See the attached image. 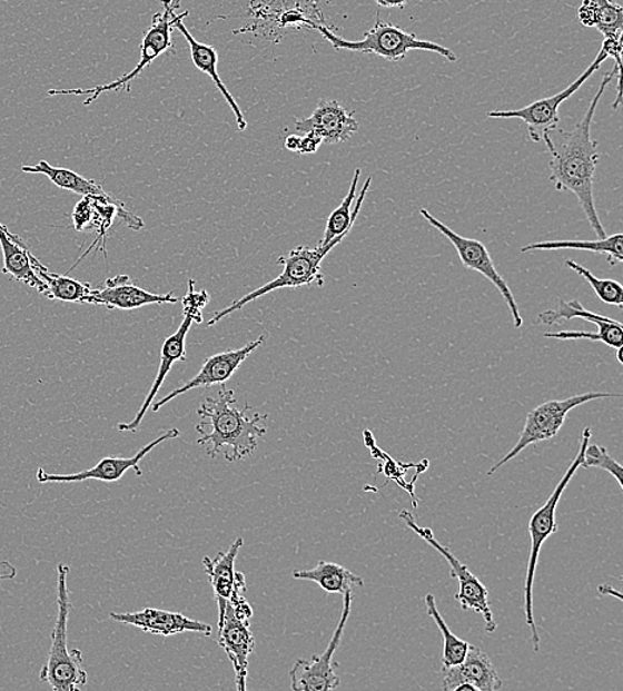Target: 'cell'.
I'll return each mask as SVG.
<instances>
[{"instance_id":"obj_34","label":"cell","mask_w":623,"mask_h":691,"mask_svg":"<svg viewBox=\"0 0 623 691\" xmlns=\"http://www.w3.org/2000/svg\"><path fill=\"white\" fill-rule=\"evenodd\" d=\"M368 448L372 450V455L375 457V460L385 461V464L380 465L379 472H383V474H385L389 478V481H395L400 485V487L406 490L408 494L413 496L414 507L416 509L417 497L415 496L414 485L404 482V476H406L408 468L413 467L414 464L404 465L396 463L392 456H388L386 453H383L382 450L376 447V444H373V446Z\"/></svg>"},{"instance_id":"obj_28","label":"cell","mask_w":623,"mask_h":691,"mask_svg":"<svg viewBox=\"0 0 623 691\" xmlns=\"http://www.w3.org/2000/svg\"><path fill=\"white\" fill-rule=\"evenodd\" d=\"M589 250L597 253V255H606L609 265L614 268L615 265L623 261V235L607 236L597 239V241H547L523 246V255L526 253L544 251V250Z\"/></svg>"},{"instance_id":"obj_19","label":"cell","mask_w":623,"mask_h":691,"mask_svg":"<svg viewBox=\"0 0 623 691\" xmlns=\"http://www.w3.org/2000/svg\"><path fill=\"white\" fill-rule=\"evenodd\" d=\"M443 690L455 691L462 683H469L476 691H497L503 688L490 655L481 648L471 646L458 665L443 668Z\"/></svg>"},{"instance_id":"obj_32","label":"cell","mask_w":623,"mask_h":691,"mask_svg":"<svg viewBox=\"0 0 623 691\" xmlns=\"http://www.w3.org/2000/svg\"><path fill=\"white\" fill-rule=\"evenodd\" d=\"M565 266L576 272L582 278H585L602 303L623 309V287L617 280L595 277L585 266L574 263L572 259H567Z\"/></svg>"},{"instance_id":"obj_8","label":"cell","mask_w":623,"mask_h":691,"mask_svg":"<svg viewBox=\"0 0 623 691\" xmlns=\"http://www.w3.org/2000/svg\"><path fill=\"white\" fill-rule=\"evenodd\" d=\"M620 398L621 394L612 393H587L581 395L571 396V398L564 401H550L543 403L538 407L532 409L526 415L525 427L516 446L513 447L508 454H506L502 461L493 465L488 471V476L495 474V472L503 467L506 463L515 460L525 448H528L534 443L545 442L553 440L561 428H563L567 414L572 409L584 406L589 402Z\"/></svg>"},{"instance_id":"obj_1","label":"cell","mask_w":623,"mask_h":691,"mask_svg":"<svg viewBox=\"0 0 623 691\" xmlns=\"http://www.w3.org/2000/svg\"><path fill=\"white\" fill-rule=\"evenodd\" d=\"M614 75L617 77V96H615L612 107L613 109L619 108L622 101V71L614 66L613 70L607 72L602 80L584 118L571 131L556 128L543 136L547 152L551 155L550 181L558 191L573 194L577 197L580 207L599 239L605 238L607 235L600 220L594 201V175L601 156L597 150L599 142L592 139L591 131L595 109H597Z\"/></svg>"},{"instance_id":"obj_20","label":"cell","mask_w":623,"mask_h":691,"mask_svg":"<svg viewBox=\"0 0 623 691\" xmlns=\"http://www.w3.org/2000/svg\"><path fill=\"white\" fill-rule=\"evenodd\" d=\"M109 619L121 622V624L139 628L142 632L162 635V638H170V635L185 632L202 633L210 638L214 633V628L205 624V622L190 620L187 615L160 611V609L155 608H146L136 613H111Z\"/></svg>"},{"instance_id":"obj_9","label":"cell","mask_w":623,"mask_h":691,"mask_svg":"<svg viewBox=\"0 0 623 691\" xmlns=\"http://www.w3.org/2000/svg\"><path fill=\"white\" fill-rule=\"evenodd\" d=\"M399 517L408 526V529L422 537L424 542L433 546L442 556L448 561L451 566V576L458 581V592L455 600L461 602L463 611H475L483 615L485 621V631L493 633L496 631L497 624L493 619V613L490 604V592L481 580H478L474 573L468 570V566L463 564L454 553H452L447 546H444L434 536L433 530L421 526L416 523V520L407 510L399 512Z\"/></svg>"},{"instance_id":"obj_17","label":"cell","mask_w":623,"mask_h":691,"mask_svg":"<svg viewBox=\"0 0 623 691\" xmlns=\"http://www.w3.org/2000/svg\"><path fill=\"white\" fill-rule=\"evenodd\" d=\"M194 324H202V317H198L194 313L184 312V320L180 327H178V330L170 335L166 342H164L161 347L159 372H157L155 383L152 388H150L147 399L144 401L140 412L136 414L132 422L118 424V428L121 433H135V431L141 426L144 416L147 415L148 409L154 405L156 395L159 394V389L161 388L162 383L166 382V378L175 362H185L188 359L185 344H187V335Z\"/></svg>"},{"instance_id":"obj_6","label":"cell","mask_w":623,"mask_h":691,"mask_svg":"<svg viewBox=\"0 0 623 691\" xmlns=\"http://www.w3.org/2000/svg\"><path fill=\"white\" fill-rule=\"evenodd\" d=\"M314 29L318 30L320 36L328 40L335 50H347L362 53H375L388 61H400L407 57L409 51L421 50L441 55L448 61H456V55L449 48L429 42V40L417 39L414 33H409L399 29L392 23L376 20L372 30L365 33V38L358 42H348L335 36L334 32L325 26L314 24Z\"/></svg>"},{"instance_id":"obj_12","label":"cell","mask_w":623,"mask_h":691,"mask_svg":"<svg viewBox=\"0 0 623 691\" xmlns=\"http://www.w3.org/2000/svg\"><path fill=\"white\" fill-rule=\"evenodd\" d=\"M353 604V591L344 594V611H342L340 620L337 629L333 634L330 642L324 654L314 655L312 660L299 659L289 672L291 680V690L294 691H328L340 687V679L335 674L338 668L334 663V654L340 645L344 638L345 628L350 618Z\"/></svg>"},{"instance_id":"obj_11","label":"cell","mask_w":623,"mask_h":691,"mask_svg":"<svg viewBox=\"0 0 623 691\" xmlns=\"http://www.w3.org/2000/svg\"><path fill=\"white\" fill-rule=\"evenodd\" d=\"M421 215L426 218L431 227L439 230L442 235L448 238V241L454 245L464 268L481 273L483 277L490 279L491 283L495 285L496 289L502 294L506 306L510 307L513 325H515L516 328L522 327L523 317L522 314H520L517 300L515 296H513L508 284H506V280L500 275L495 264H493L487 246L477 241V239L457 235V233L447 227V225L437 220L427 209L422 208Z\"/></svg>"},{"instance_id":"obj_18","label":"cell","mask_w":623,"mask_h":691,"mask_svg":"<svg viewBox=\"0 0 623 691\" xmlns=\"http://www.w3.org/2000/svg\"><path fill=\"white\" fill-rule=\"evenodd\" d=\"M174 293L155 294L137 286L129 276L108 278L101 289H92V304L113 310H134L147 305L177 304Z\"/></svg>"},{"instance_id":"obj_33","label":"cell","mask_w":623,"mask_h":691,"mask_svg":"<svg viewBox=\"0 0 623 691\" xmlns=\"http://www.w3.org/2000/svg\"><path fill=\"white\" fill-rule=\"evenodd\" d=\"M582 468H600L609 472L615 481H617L620 488L623 490V467L619 462L613 460V456L607 453L605 447L599 446V444H587L585 450L584 461L581 464Z\"/></svg>"},{"instance_id":"obj_15","label":"cell","mask_w":623,"mask_h":691,"mask_svg":"<svg viewBox=\"0 0 623 691\" xmlns=\"http://www.w3.org/2000/svg\"><path fill=\"white\" fill-rule=\"evenodd\" d=\"M217 641L235 668L237 689L244 691L249 673V655L255 650L256 641L249 620L238 618L229 602L222 620L218 622Z\"/></svg>"},{"instance_id":"obj_29","label":"cell","mask_w":623,"mask_h":691,"mask_svg":"<svg viewBox=\"0 0 623 691\" xmlns=\"http://www.w3.org/2000/svg\"><path fill=\"white\" fill-rule=\"evenodd\" d=\"M37 273L44 284L43 296L52 300L71 304H92V287L67 276L55 275L38 264Z\"/></svg>"},{"instance_id":"obj_38","label":"cell","mask_w":623,"mask_h":691,"mask_svg":"<svg viewBox=\"0 0 623 691\" xmlns=\"http://www.w3.org/2000/svg\"><path fill=\"white\" fill-rule=\"evenodd\" d=\"M17 576V567L9 563V561H2L0 563V581L12 580Z\"/></svg>"},{"instance_id":"obj_37","label":"cell","mask_w":623,"mask_h":691,"mask_svg":"<svg viewBox=\"0 0 623 691\" xmlns=\"http://www.w3.org/2000/svg\"><path fill=\"white\" fill-rule=\"evenodd\" d=\"M304 135L305 136H300V146H299L298 154L310 155V154L317 152V150L319 149L322 144H324V141H322L319 136L315 134L309 132V134H304Z\"/></svg>"},{"instance_id":"obj_40","label":"cell","mask_w":623,"mask_h":691,"mask_svg":"<svg viewBox=\"0 0 623 691\" xmlns=\"http://www.w3.org/2000/svg\"><path fill=\"white\" fill-rule=\"evenodd\" d=\"M382 7H388V9H403L408 0H375Z\"/></svg>"},{"instance_id":"obj_21","label":"cell","mask_w":623,"mask_h":691,"mask_svg":"<svg viewBox=\"0 0 623 691\" xmlns=\"http://www.w3.org/2000/svg\"><path fill=\"white\" fill-rule=\"evenodd\" d=\"M582 319L586 323L594 324L599 327V334L601 335V344H605L609 347L615 348V351H623V326L619 320L600 316L597 313L589 312L582 306L577 299L565 303L564 299H560L557 309H551L541 312L537 317V323L545 326L563 325L566 320Z\"/></svg>"},{"instance_id":"obj_16","label":"cell","mask_w":623,"mask_h":691,"mask_svg":"<svg viewBox=\"0 0 623 691\" xmlns=\"http://www.w3.org/2000/svg\"><path fill=\"white\" fill-rule=\"evenodd\" d=\"M296 129L300 134H315L326 144H339L358 132L359 122L338 101L320 100L310 118L296 121Z\"/></svg>"},{"instance_id":"obj_39","label":"cell","mask_w":623,"mask_h":691,"mask_svg":"<svg viewBox=\"0 0 623 691\" xmlns=\"http://www.w3.org/2000/svg\"><path fill=\"white\" fill-rule=\"evenodd\" d=\"M299 146H300V136L299 135L287 136V138L285 140L286 149H289L290 152H297L298 154Z\"/></svg>"},{"instance_id":"obj_13","label":"cell","mask_w":623,"mask_h":691,"mask_svg":"<svg viewBox=\"0 0 623 691\" xmlns=\"http://www.w3.org/2000/svg\"><path fill=\"white\" fill-rule=\"evenodd\" d=\"M180 435V431L177 428H170L166 433L161 434L157 440L147 444L137 451V454L132 457L108 456L101 460L95 467L78 472V474L71 475H57L48 474L43 468H39L37 472V478L39 483H80L93 478V481L115 483L121 481L129 470H135L136 474L141 476L142 471L139 468L140 462L146 457L150 451L160 446L161 443L169 440H176Z\"/></svg>"},{"instance_id":"obj_30","label":"cell","mask_w":623,"mask_h":691,"mask_svg":"<svg viewBox=\"0 0 623 691\" xmlns=\"http://www.w3.org/2000/svg\"><path fill=\"white\" fill-rule=\"evenodd\" d=\"M24 174H39L44 175L57 185L58 188L73 191L85 197H109L105 189L100 187L98 182L88 180L86 177L73 172L71 169L52 167L47 161L42 160L37 166L22 167Z\"/></svg>"},{"instance_id":"obj_26","label":"cell","mask_w":623,"mask_h":691,"mask_svg":"<svg viewBox=\"0 0 623 691\" xmlns=\"http://www.w3.org/2000/svg\"><path fill=\"white\" fill-rule=\"evenodd\" d=\"M578 19L582 24L604 33L605 39L622 38L623 9L614 0H584Z\"/></svg>"},{"instance_id":"obj_2","label":"cell","mask_w":623,"mask_h":691,"mask_svg":"<svg viewBox=\"0 0 623 691\" xmlns=\"http://www.w3.org/2000/svg\"><path fill=\"white\" fill-rule=\"evenodd\" d=\"M218 394V399L208 398L198 409L201 423L196 427L200 435L197 444L214 460L222 453L230 463L244 461L255 454L258 437L266 435L261 423L267 416H249V405L238 409L233 389L222 388Z\"/></svg>"},{"instance_id":"obj_36","label":"cell","mask_w":623,"mask_h":691,"mask_svg":"<svg viewBox=\"0 0 623 691\" xmlns=\"http://www.w3.org/2000/svg\"><path fill=\"white\" fill-rule=\"evenodd\" d=\"M188 284V294L182 299L184 312L194 313L196 316L202 317L201 309L209 304V294L205 290L196 292L194 279H189Z\"/></svg>"},{"instance_id":"obj_24","label":"cell","mask_w":623,"mask_h":691,"mask_svg":"<svg viewBox=\"0 0 623 691\" xmlns=\"http://www.w3.org/2000/svg\"><path fill=\"white\" fill-rule=\"evenodd\" d=\"M184 19H178L175 23V29L180 31L185 39H187L191 61L198 70L208 75V77L214 80L215 86L218 88V91L221 92L226 102H228L233 113L236 116L237 129L238 131H245L246 127H248V121H246L245 116L239 109L237 101L233 98V95L226 88L224 81L218 75L217 66H218V53L215 47L209 45H204L198 42L194 36L187 29V26L182 22Z\"/></svg>"},{"instance_id":"obj_23","label":"cell","mask_w":623,"mask_h":691,"mask_svg":"<svg viewBox=\"0 0 623 691\" xmlns=\"http://www.w3.org/2000/svg\"><path fill=\"white\" fill-rule=\"evenodd\" d=\"M244 539L238 537L226 552H218L215 559L204 557V570L207 572L210 585L214 588L215 599L218 606V622L224 618L226 605L235 592L237 572L235 570L239 550L243 549Z\"/></svg>"},{"instance_id":"obj_27","label":"cell","mask_w":623,"mask_h":691,"mask_svg":"<svg viewBox=\"0 0 623 691\" xmlns=\"http://www.w3.org/2000/svg\"><path fill=\"white\" fill-rule=\"evenodd\" d=\"M293 578L317 583L327 593L345 594L355 586L365 585V581L358 574L348 571L347 567L327 561H319L310 571H294Z\"/></svg>"},{"instance_id":"obj_41","label":"cell","mask_w":623,"mask_h":691,"mask_svg":"<svg viewBox=\"0 0 623 691\" xmlns=\"http://www.w3.org/2000/svg\"><path fill=\"white\" fill-rule=\"evenodd\" d=\"M599 593L601 594V596H613L615 599L622 600L621 592L617 590H614V588L607 584L600 585Z\"/></svg>"},{"instance_id":"obj_31","label":"cell","mask_w":623,"mask_h":691,"mask_svg":"<svg viewBox=\"0 0 623 691\" xmlns=\"http://www.w3.org/2000/svg\"><path fill=\"white\" fill-rule=\"evenodd\" d=\"M426 606L427 613L431 619L435 621L437 628L443 635V654H442V665L443 668L458 665L467 655L469 644L467 641L461 640L451 632L447 622L444 621L439 609L436 606V601L434 594L428 593L426 596Z\"/></svg>"},{"instance_id":"obj_25","label":"cell","mask_w":623,"mask_h":691,"mask_svg":"<svg viewBox=\"0 0 623 691\" xmlns=\"http://www.w3.org/2000/svg\"><path fill=\"white\" fill-rule=\"evenodd\" d=\"M360 174L362 170L359 168L355 169L352 187L348 189L344 201H342L339 207L333 211L330 217H328L325 236L319 245H327L328 243H332L334 238L346 235V233L348 235V233H350L354 228L356 218L359 216L362 205L365 203V198L373 181L372 177H368L358 196Z\"/></svg>"},{"instance_id":"obj_3","label":"cell","mask_w":623,"mask_h":691,"mask_svg":"<svg viewBox=\"0 0 623 691\" xmlns=\"http://www.w3.org/2000/svg\"><path fill=\"white\" fill-rule=\"evenodd\" d=\"M68 573L70 566L58 564V618L52 631L50 654L39 674V680L55 691H78L88 680L83 653L78 649H68L67 644L68 615L71 609L67 588Z\"/></svg>"},{"instance_id":"obj_4","label":"cell","mask_w":623,"mask_h":691,"mask_svg":"<svg viewBox=\"0 0 623 691\" xmlns=\"http://www.w3.org/2000/svg\"><path fill=\"white\" fill-rule=\"evenodd\" d=\"M592 440V428L585 427L582 431L581 444L578 454L574 457V461L570 465V468L566 470L565 475L561 478L557 487L554 488L550 498H547L546 503L541 507L531 519L528 531L532 539L531 544V554L528 560V570H526L525 578V624L530 628V632L532 635V644L534 652H540V634L538 628L536 625V621H534L533 613V585L534 578H536V570L538 565L540 552L543 549L546 540L550 539L554 533L558 531V524L556 522V510L557 505L563 497L564 491L567 487V484L571 483L574 474H576L577 470L581 468L582 461H584L585 450L587 444L591 443Z\"/></svg>"},{"instance_id":"obj_5","label":"cell","mask_w":623,"mask_h":691,"mask_svg":"<svg viewBox=\"0 0 623 691\" xmlns=\"http://www.w3.org/2000/svg\"><path fill=\"white\" fill-rule=\"evenodd\" d=\"M342 235L334 238L332 243L327 245H319L318 248L312 249L307 246H298V248L290 251L289 256L280 257L278 264L284 266V272L276 278L270 280L258 289L246 294L245 297L235 300L229 307L215 314L208 323V326H214L225 317L230 316L231 313L244 309V307L253 300L261 298L265 294H269L274 290L285 289V287H300L310 286L317 284L324 286L325 278L320 273V264L325 257L330 253L335 246L339 245L347 237Z\"/></svg>"},{"instance_id":"obj_10","label":"cell","mask_w":623,"mask_h":691,"mask_svg":"<svg viewBox=\"0 0 623 691\" xmlns=\"http://www.w3.org/2000/svg\"><path fill=\"white\" fill-rule=\"evenodd\" d=\"M607 52L604 47H601L597 57H595L593 63L589 66L584 73L573 81L570 87H566L564 91L557 95L551 96V98L541 99L532 102V105L520 109H513V111H493L488 113L491 119H520L523 120L528 127L530 139L534 142L543 141V136L552 129H556L560 122L558 109L563 102L574 93H576L585 81L592 77L594 72L600 70V67L607 59Z\"/></svg>"},{"instance_id":"obj_14","label":"cell","mask_w":623,"mask_h":691,"mask_svg":"<svg viewBox=\"0 0 623 691\" xmlns=\"http://www.w3.org/2000/svg\"><path fill=\"white\" fill-rule=\"evenodd\" d=\"M265 339L266 335H261V337L257 340L250 342V344L238 348V351L224 352L205 359L202 368L198 372L194 379L184 383V386L178 387L175 392L168 394L166 398L157 401L150 407H152L154 412L157 413L160 408L168 405L169 402L177 398V396L184 395L185 393L190 392V389L224 385V383L228 382L231 376L236 374L238 367L243 365V362L248 359L250 354L255 353L258 347L264 345Z\"/></svg>"},{"instance_id":"obj_35","label":"cell","mask_w":623,"mask_h":691,"mask_svg":"<svg viewBox=\"0 0 623 691\" xmlns=\"http://www.w3.org/2000/svg\"><path fill=\"white\" fill-rule=\"evenodd\" d=\"M95 220V207L92 197H85L73 209V228L78 231L92 230Z\"/></svg>"},{"instance_id":"obj_22","label":"cell","mask_w":623,"mask_h":691,"mask_svg":"<svg viewBox=\"0 0 623 691\" xmlns=\"http://www.w3.org/2000/svg\"><path fill=\"white\" fill-rule=\"evenodd\" d=\"M0 248L3 253V273L27 286L33 287L40 294L44 292V284L37 273L38 259L31 255L29 246L0 223Z\"/></svg>"},{"instance_id":"obj_7","label":"cell","mask_w":623,"mask_h":691,"mask_svg":"<svg viewBox=\"0 0 623 691\" xmlns=\"http://www.w3.org/2000/svg\"><path fill=\"white\" fill-rule=\"evenodd\" d=\"M161 4L162 10L155 13L152 24H150L146 36H144L141 59L139 65L135 67V70L109 85L96 86L89 88V90H81V88H78V90H52L48 92V95H89L87 100H85V106H89L92 105L101 93L120 91L125 90V88L128 92L131 91V86L129 85H131L136 78H139L141 72L152 65L157 58L161 57L162 53L172 50L174 43L170 36H172L174 26L178 19H185L189 16L188 11L178 13L177 16L176 11L180 9L181 6L180 0H161Z\"/></svg>"}]
</instances>
